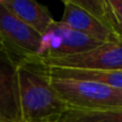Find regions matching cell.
Instances as JSON below:
<instances>
[{"mask_svg": "<svg viewBox=\"0 0 122 122\" xmlns=\"http://www.w3.org/2000/svg\"><path fill=\"white\" fill-rule=\"evenodd\" d=\"M17 61L0 51V122H20Z\"/></svg>", "mask_w": 122, "mask_h": 122, "instance_id": "obj_6", "label": "cell"}, {"mask_svg": "<svg viewBox=\"0 0 122 122\" xmlns=\"http://www.w3.org/2000/svg\"><path fill=\"white\" fill-rule=\"evenodd\" d=\"M82 6L102 19L122 41V0H86Z\"/></svg>", "mask_w": 122, "mask_h": 122, "instance_id": "obj_10", "label": "cell"}, {"mask_svg": "<svg viewBox=\"0 0 122 122\" xmlns=\"http://www.w3.org/2000/svg\"><path fill=\"white\" fill-rule=\"evenodd\" d=\"M0 51H5V47H4V44L2 42V39L0 38Z\"/></svg>", "mask_w": 122, "mask_h": 122, "instance_id": "obj_12", "label": "cell"}, {"mask_svg": "<svg viewBox=\"0 0 122 122\" xmlns=\"http://www.w3.org/2000/svg\"><path fill=\"white\" fill-rule=\"evenodd\" d=\"M51 80L69 108L84 110L122 108V89L99 82L53 76H51Z\"/></svg>", "mask_w": 122, "mask_h": 122, "instance_id": "obj_2", "label": "cell"}, {"mask_svg": "<svg viewBox=\"0 0 122 122\" xmlns=\"http://www.w3.org/2000/svg\"><path fill=\"white\" fill-rule=\"evenodd\" d=\"M47 67L122 70V42L103 43L88 51L60 58L36 59Z\"/></svg>", "mask_w": 122, "mask_h": 122, "instance_id": "obj_5", "label": "cell"}, {"mask_svg": "<svg viewBox=\"0 0 122 122\" xmlns=\"http://www.w3.org/2000/svg\"><path fill=\"white\" fill-rule=\"evenodd\" d=\"M0 38L17 62L38 58L41 36L24 24L0 1Z\"/></svg>", "mask_w": 122, "mask_h": 122, "instance_id": "obj_3", "label": "cell"}, {"mask_svg": "<svg viewBox=\"0 0 122 122\" xmlns=\"http://www.w3.org/2000/svg\"><path fill=\"white\" fill-rule=\"evenodd\" d=\"M103 43L95 41L85 34L63 25L59 20L41 36V44L36 59L60 58L85 53Z\"/></svg>", "mask_w": 122, "mask_h": 122, "instance_id": "obj_4", "label": "cell"}, {"mask_svg": "<svg viewBox=\"0 0 122 122\" xmlns=\"http://www.w3.org/2000/svg\"><path fill=\"white\" fill-rule=\"evenodd\" d=\"M63 6L60 20L63 25L101 43L122 42L102 19L81 8L75 0H65Z\"/></svg>", "mask_w": 122, "mask_h": 122, "instance_id": "obj_7", "label": "cell"}, {"mask_svg": "<svg viewBox=\"0 0 122 122\" xmlns=\"http://www.w3.org/2000/svg\"><path fill=\"white\" fill-rule=\"evenodd\" d=\"M59 122H122V108L105 110L69 108Z\"/></svg>", "mask_w": 122, "mask_h": 122, "instance_id": "obj_11", "label": "cell"}, {"mask_svg": "<svg viewBox=\"0 0 122 122\" xmlns=\"http://www.w3.org/2000/svg\"><path fill=\"white\" fill-rule=\"evenodd\" d=\"M47 69L53 77L93 81L122 89V70H81L63 67Z\"/></svg>", "mask_w": 122, "mask_h": 122, "instance_id": "obj_9", "label": "cell"}, {"mask_svg": "<svg viewBox=\"0 0 122 122\" xmlns=\"http://www.w3.org/2000/svg\"><path fill=\"white\" fill-rule=\"evenodd\" d=\"M20 122H59L69 109L51 85L47 66L40 61L17 62Z\"/></svg>", "mask_w": 122, "mask_h": 122, "instance_id": "obj_1", "label": "cell"}, {"mask_svg": "<svg viewBox=\"0 0 122 122\" xmlns=\"http://www.w3.org/2000/svg\"><path fill=\"white\" fill-rule=\"evenodd\" d=\"M0 1L17 18L32 28L40 36L44 34L55 21L48 9L36 1H31V0H0Z\"/></svg>", "mask_w": 122, "mask_h": 122, "instance_id": "obj_8", "label": "cell"}]
</instances>
